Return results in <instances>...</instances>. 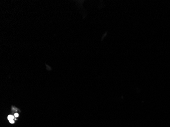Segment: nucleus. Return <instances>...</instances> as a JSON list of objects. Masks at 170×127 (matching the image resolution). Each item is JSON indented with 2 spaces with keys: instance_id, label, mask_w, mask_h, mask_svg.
Segmentation results:
<instances>
[{
  "instance_id": "f257e3e1",
  "label": "nucleus",
  "mask_w": 170,
  "mask_h": 127,
  "mask_svg": "<svg viewBox=\"0 0 170 127\" xmlns=\"http://www.w3.org/2000/svg\"><path fill=\"white\" fill-rule=\"evenodd\" d=\"M14 116H12V115H9L8 116V120L9 121H10V120H14Z\"/></svg>"
},
{
  "instance_id": "f03ea898",
  "label": "nucleus",
  "mask_w": 170,
  "mask_h": 127,
  "mask_svg": "<svg viewBox=\"0 0 170 127\" xmlns=\"http://www.w3.org/2000/svg\"><path fill=\"white\" fill-rule=\"evenodd\" d=\"M9 122H10V123H11V124H14V121L13 120H12L9 121Z\"/></svg>"
},
{
  "instance_id": "7ed1b4c3",
  "label": "nucleus",
  "mask_w": 170,
  "mask_h": 127,
  "mask_svg": "<svg viewBox=\"0 0 170 127\" xmlns=\"http://www.w3.org/2000/svg\"><path fill=\"white\" fill-rule=\"evenodd\" d=\"M18 116H19V115H18V113H15V114H14V117H15V118L18 117Z\"/></svg>"
}]
</instances>
